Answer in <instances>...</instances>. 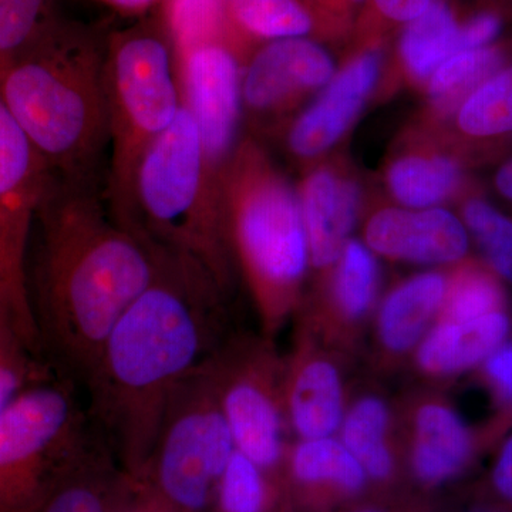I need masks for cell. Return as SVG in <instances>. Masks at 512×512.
I'll return each mask as SVG.
<instances>
[{"instance_id": "6da1fadb", "label": "cell", "mask_w": 512, "mask_h": 512, "mask_svg": "<svg viewBox=\"0 0 512 512\" xmlns=\"http://www.w3.org/2000/svg\"><path fill=\"white\" fill-rule=\"evenodd\" d=\"M212 276L164 251L146 291L107 336L83 390L96 436L143 471L168 407L211 359Z\"/></svg>"}, {"instance_id": "7a4b0ae2", "label": "cell", "mask_w": 512, "mask_h": 512, "mask_svg": "<svg viewBox=\"0 0 512 512\" xmlns=\"http://www.w3.org/2000/svg\"><path fill=\"white\" fill-rule=\"evenodd\" d=\"M164 251L128 228L90 183L49 201L42 268L47 336L67 379L84 387L128 306L156 279Z\"/></svg>"}, {"instance_id": "3957f363", "label": "cell", "mask_w": 512, "mask_h": 512, "mask_svg": "<svg viewBox=\"0 0 512 512\" xmlns=\"http://www.w3.org/2000/svg\"><path fill=\"white\" fill-rule=\"evenodd\" d=\"M0 97L46 164L90 183L110 146L106 62L84 46L50 50L0 72Z\"/></svg>"}, {"instance_id": "277c9868", "label": "cell", "mask_w": 512, "mask_h": 512, "mask_svg": "<svg viewBox=\"0 0 512 512\" xmlns=\"http://www.w3.org/2000/svg\"><path fill=\"white\" fill-rule=\"evenodd\" d=\"M194 117L177 119L141 157L119 220L161 251L218 278L220 211Z\"/></svg>"}, {"instance_id": "5b68a950", "label": "cell", "mask_w": 512, "mask_h": 512, "mask_svg": "<svg viewBox=\"0 0 512 512\" xmlns=\"http://www.w3.org/2000/svg\"><path fill=\"white\" fill-rule=\"evenodd\" d=\"M111 163L106 200L120 217L141 157L184 106L170 47L151 35L120 40L106 60Z\"/></svg>"}, {"instance_id": "8992f818", "label": "cell", "mask_w": 512, "mask_h": 512, "mask_svg": "<svg viewBox=\"0 0 512 512\" xmlns=\"http://www.w3.org/2000/svg\"><path fill=\"white\" fill-rule=\"evenodd\" d=\"M211 359L175 394L143 470H151L165 503L181 512L207 507L237 450L212 380Z\"/></svg>"}, {"instance_id": "52a82bcc", "label": "cell", "mask_w": 512, "mask_h": 512, "mask_svg": "<svg viewBox=\"0 0 512 512\" xmlns=\"http://www.w3.org/2000/svg\"><path fill=\"white\" fill-rule=\"evenodd\" d=\"M235 237L262 308L281 312L308 264L301 202L276 175L245 164L232 194Z\"/></svg>"}, {"instance_id": "ba28073f", "label": "cell", "mask_w": 512, "mask_h": 512, "mask_svg": "<svg viewBox=\"0 0 512 512\" xmlns=\"http://www.w3.org/2000/svg\"><path fill=\"white\" fill-rule=\"evenodd\" d=\"M90 433L67 384H35L0 413V476H26L49 454L82 447Z\"/></svg>"}, {"instance_id": "9c48e42d", "label": "cell", "mask_w": 512, "mask_h": 512, "mask_svg": "<svg viewBox=\"0 0 512 512\" xmlns=\"http://www.w3.org/2000/svg\"><path fill=\"white\" fill-rule=\"evenodd\" d=\"M184 104L190 110L215 187V171L224 163L237 134L239 70L227 47L210 43L178 59Z\"/></svg>"}, {"instance_id": "30bf717a", "label": "cell", "mask_w": 512, "mask_h": 512, "mask_svg": "<svg viewBox=\"0 0 512 512\" xmlns=\"http://www.w3.org/2000/svg\"><path fill=\"white\" fill-rule=\"evenodd\" d=\"M222 413L239 453L262 470L278 466L284 454L281 410L271 384L256 369L222 372L210 362Z\"/></svg>"}, {"instance_id": "8fae6325", "label": "cell", "mask_w": 512, "mask_h": 512, "mask_svg": "<svg viewBox=\"0 0 512 512\" xmlns=\"http://www.w3.org/2000/svg\"><path fill=\"white\" fill-rule=\"evenodd\" d=\"M366 237L379 254L420 264L457 261L467 251L463 225L444 210H384L369 222Z\"/></svg>"}, {"instance_id": "7c38bea8", "label": "cell", "mask_w": 512, "mask_h": 512, "mask_svg": "<svg viewBox=\"0 0 512 512\" xmlns=\"http://www.w3.org/2000/svg\"><path fill=\"white\" fill-rule=\"evenodd\" d=\"M332 74L328 53L311 40H274L262 47L249 64L242 94L252 109H272L293 94L323 86Z\"/></svg>"}, {"instance_id": "4fadbf2b", "label": "cell", "mask_w": 512, "mask_h": 512, "mask_svg": "<svg viewBox=\"0 0 512 512\" xmlns=\"http://www.w3.org/2000/svg\"><path fill=\"white\" fill-rule=\"evenodd\" d=\"M379 55L366 52L330 83L318 103L296 121L291 131L292 150L303 157L316 156L332 146L362 107L376 82Z\"/></svg>"}, {"instance_id": "5bb4252c", "label": "cell", "mask_w": 512, "mask_h": 512, "mask_svg": "<svg viewBox=\"0 0 512 512\" xmlns=\"http://www.w3.org/2000/svg\"><path fill=\"white\" fill-rule=\"evenodd\" d=\"M43 164L45 160L0 97V218L20 242L30 210L42 195Z\"/></svg>"}, {"instance_id": "9a60e30c", "label": "cell", "mask_w": 512, "mask_h": 512, "mask_svg": "<svg viewBox=\"0 0 512 512\" xmlns=\"http://www.w3.org/2000/svg\"><path fill=\"white\" fill-rule=\"evenodd\" d=\"M357 192L353 184L320 171L303 187L302 214L309 256L326 266L342 255L355 222Z\"/></svg>"}, {"instance_id": "2e32d148", "label": "cell", "mask_w": 512, "mask_h": 512, "mask_svg": "<svg viewBox=\"0 0 512 512\" xmlns=\"http://www.w3.org/2000/svg\"><path fill=\"white\" fill-rule=\"evenodd\" d=\"M508 329L510 322L501 312L461 322L444 320L421 342L417 362L433 375L460 372L500 348Z\"/></svg>"}, {"instance_id": "e0dca14e", "label": "cell", "mask_w": 512, "mask_h": 512, "mask_svg": "<svg viewBox=\"0 0 512 512\" xmlns=\"http://www.w3.org/2000/svg\"><path fill=\"white\" fill-rule=\"evenodd\" d=\"M470 456V433L460 417L441 404L421 407L412 451L417 480L427 485L447 483L463 471Z\"/></svg>"}, {"instance_id": "ac0fdd59", "label": "cell", "mask_w": 512, "mask_h": 512, "mask_svg": "<svg viewBox=\"0 0 512 512\" xmlns=\"http://www.w3.org/2000/svg\"><path fill=\"white\" fill-rule=\"evenodd\" d=\"M289 417L302 440L330 437L343 421L342 383L336 367L313 360L298 370L288 396Z\"/></svg>"}, {"instance_id": "d6986e66", "label": "cell", "mask_w": 512, "mask_h": 512, "mask_svg": "<svg viewBox=\"0 0 512 512\" xmlns=\"http://www.w3.org/2000/svg\"><path fill=\"white\" fill-rule=\"evenodd\" d=\"M443 276L419 275L394 289L379 313V335L392 352H406L423 338L446 298Z\"/></svg>"}, {"instance_id": "ffe728a7", "label": "cell", "mask_w": 512, "mask_h": 512, "mask_svg": "<svg viewBox=\"0 0 512 512\" xmlns=\"http://www.w3.org/2000/svg\"><path fill=\"white\" fill-rule=\"evenodd\" d=\"M458 30L453 10L444 0H433L423 13L407 23L400 53L413 76L426 79L448 57L458 53Z\"/></svg>"}, {"instance_id": "44dd1931", "label": "cell", "mask_w": 512, "mask_h": 512, "mask_svg": "<svg viewBox=\"0 0 512 512\" xmlns=\"http://www.w3.org/2000/svg\"><path fill=\"white\" fill-rule=\"evenodd\" d=\"M292 476L306 485H329L355 494L366 485L367 474L342 441L332 437L302 440L292 451Z\"/></svg>"}, {"instance_id": "7402d4cb", "label": "cell", "mask_w": 512, "mask_h": 512, "mask_svg": "<svg viewBox=\"0 0 512 512\" xmlns=\"http://www.w3.org/2000/svg\"><path fill=\"white\" fill-rule=\"evenodd\" d=\"M342 443L356 457L367 477L384 481L392 476L394 460L387 446L389 410L377 397H365L342 421Z\"/></svg>"}, {"instance_id": "603a6c76", "label": "cell", "mask_w": 512, "mask_h": 512, "mask_svg": "<svg viewBox=\"0 0 512 512\" xmlns=\"http://www.w3.org/2000/svg\"><path fill=\"white\" fill-rule=\"evenodd\" d=\"M458 180V170L447 158H404L389 173L397 200L414 208H426L447 197Z\"/></svg>"}, {"instance_id": "cb8c5ba5", "label": "cell", "mask_w": 512, "mask_h": 512, "mask_svg": "<svg viewBox=\"0 0 512 512\" xmlns=\"http://www.w3.org/2000/svg\"><path fill=\"white\" fill-rule=\"evenodd\" d=\"M501 55L490 47L464 50L448 57L431 74L430 94L441 110H453L476 92L478 86L498 69Z\"/></svg>"}, {"instance_id": "d4e9b609", "label": "cell", "mask_w": 512, "mask_h": 512, "mask_svg": "<svg viewBox=\"0 0 512 512\" xmlns=\"http://www.w3.org/2000/svg\"><path fill=\"white\" fill-rule=\"evenodd\" d=\"M227 10L251 35L281 40L311 32L313 19L299 0H225Z\"/></svg>"}, {"instance_id": "484cf974", "label": "cell", "mask_w": 512, "mask_h": 512, "mask_svg": "<svg viewBox=\"0 0 512 512\" xmlns=\"http://www.w3.org/2000/svg\"><path fill=\"white\" fill-rule=\"evenodd\" d=\"M227 12L225 0H168V29L178 59L197 47L218 43Z\"/></svg>"}, {"instance_id": "4316f807", "label": "cell", "mask_w": 512, "mask_h": 512, "mask_svg": "<svg viewBox=\"0 0 512 512\" xmlns=\"http://www.w3.org/2000/svg\"><path fill=\"white\" fill-rule=\"evenodd\" d=\"M460 126L473 136L512 130V67L481 84L461 107Z\"/></svg>"}, {"instance_id": "83f0119b", "label": "cell", "mask_w": 512, "mask_h": 512, "mask_svg": "<svg viewBox=\"0 0 512 512\" xmlns=\"http://www.w3.org/2000/svg\"><path fill=\"white\" fill-rule=\"evenodd\" d=\"M377 288V265L362 244L349 241L342 252L335 295L340 311L350 319L365 315L372 306Z\"/></svg>"}, {"instance_id": "f1b7e54d", "label": "cell", "mask_w": 512, "mask_h": 512, "mask_svg": "<svg viewBox=\"0 0 512 512\" xmlns=\"http://www.w3.org/2000/svg\"><path fill=\"white\" fill-rule=\"evenodd\" d=\"M262 468L235 450L218 481L222 512H264L268 490Z\"/></svg>"}, {"instance_id": "f546056e", "label": "cell", "mask_w": 512, "mask_h": 512, "mask_svg": "<svg viewBox=\"0 0 512 512\" xmlns=\"http://www.w3.org/2000/svg\"><path fill=\"white\" fill-rule=\"evenodd\" d=\"M503 293L490 276L468 271L458 276L444 298L446 320H471L498 312Z\"/></svg>"}, {"instance_id": "4dcf8cb0", "label": "cell", "mask_w": 512, "mask_h": 512, "mask_svg": "<svg viewBox=\"0 0 512 512\" xmlns=\"http://www.w3.org/2000/svg\"><path fill=\"white\" fill-rule=\"evenodd\" d=\"M466 221L494 268L512 282V222L481 201L467 205Z\"/></svg>"}, {"instance_id": "1f68e13d", "label": "cell", "mask_w": 512, "mask_h": 512, "mask_svg": "<svg viewBox=\"0 0 512 512\" xmlns=\"http://www.w3.org/2000/svg\"><path fill=\"white\" fill-rule=\"evenodd\" d=\"M45 0H0V72L29 42Z\"/></svg>"}, {"instance_id": "d6a6232c", "label": "cell", "mask_w": 512, "mask_h": 512, "mask_svg": "<svg viewBox=\"0 0 512 512\" xmlns=\"http://www.w3.org/2000/svg\"><path fill=\"white\" fill-rule=\"evenodd\" d=\"M2 308L10 306L0 301V318L5 315ZM3 330L5 325L0 323V413L23 392L22 387L25 384V370L20 357Z\"/></svg>"}, {"instance_id": "836d02e7", "label": "cell", "mask_w": 512, "mask_h": 512, "mask_svg": "<svg viewBox=\"0 0 512 512\" xmlns=\"http://www.w3.org/2000/svg\"><path fill=\"white\" fill-rule=\"evenodd\" d=\"M46 512H107L100 491L93 485L76 483L62 488Z\"/></svg>"}, {"instance_id": "e575fe53", "label": "cell", "mask_w": 512, "mask_h": 512, "mask_svg": "<svg viewBox=\"0 0 512 512\" xmlns=\"http://www.w3.org/2000/svg\"><path fill=\"white\" fill-rule=\"evenodd\" d=\"M501 30V19L495 13L484 12L468 20L458 30V52L485 47Z\"/></svg>"}, {"instance_id": "d590c367", "label": "cell", "mask_w": 512, "mask_h": 512, "mask_svg": "<svg viewBox=\"0 0 512 512\" xmlns=\"http://www.w3.org/2000/svg\"><path fill=\"white\" fill-rule=\"evenodd\" d=\"M377 15L396 23H409L419 18L433 0H372Z\"/></svg>"}, {"instance_id": "8d00e7d4", "label": "cell", "mask_w": 512, "mask_h": 512, "mask_svg": "<svg viewBox=\"0 0 512 512\" xmlns=\"http://www.w3.org/2000/svg\"><path fill=\"white\" fill-rule=\"evenodd\" d=\"M488 376L504 397H512V345L495 349L488 356Z\"/></svg>"}, {"instance_id": "74e56055", "label": "cell", "mask_w": 512, "mask_h": 512, "mask_svg": "<svg viewBox=\"0 0 512 512\" xmlns=\"http://www.w3.org/2000/svg\"><path fill=\"white\" fill-rule=\"evenodd\" d=\"M493 480L498 493L512 501V437L501 451L494 468Z\"/></svg>"}, {"instance_id": "f35d334b", "label": "cell", "mask_w": 512, "mask_h": 512, "mask_svg": "<svg viewBox=\"0 0 512 512\" xmlns=\"http://www.w3.org/2000/svg\"><path fill=\"white\" fill-rule=\"evenodd\" d=\"M497 185L500 191L508 198H512V161L505 165L497 177Z\"/></svg>"}, {"instance_id": "ab89813d", "label": "cell", "mask_w": 512, "mask_h": 512, "mask_svg": "<svg viewBox=\"0 0 512 512\" xmlns=\"http://www.w3.org/2000/svg\"><path fill=\"white\" fill-rule=\"evenodd\" d=\"M107 2L117 6V8L137 12V10L150 8L156 0H107Z\"/></svg>"}, {"instance_id": "60d3db41", "label": "cell", "mask_w": 512, "mask_h": 512, "mask_svg": "<svg viewBox=\"0 0 512 512\" xmlns=\"http://www.w3.org/2000/svg\"><path fill=\"white\" fill-rule=\"evenodd\" d=\"M323 2L328 3V5L335 6H352L357 5V3L363 2V0H323Z\"/></svg>"}, {"instance_id": "b9f144b4", "label": "cell", "mask_w": 512, "mask_h": 512, "mask_svg": "<svg viewBox=\"0 0 512 512\" xmlns=\"http://www.w3.org/2000/svg\"><path fill=\"white\" fill-rule=\"evenodd\" d=\"M359 512H380V511H376V510H363V511H359Z\"/></svg>"}, {"instance_id": "7bdbcfd3", "label": "cell", "mask_w": 512, "mask_h": 512, "mask_svg": "<svg viewBox=\"0 0 512 512\" xmlns=\"http://www.w3.org/2000/svg\"><path fill=\"white\" fill-rule=\"evenodd\" d=\"M474 512H493V511H484V510H480V511H474Z\"/></svg>"}]
</instances>
